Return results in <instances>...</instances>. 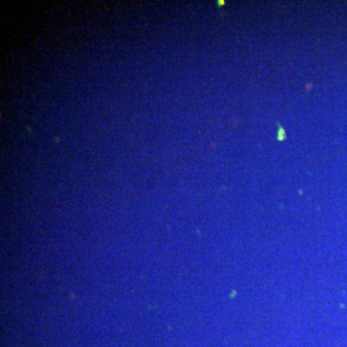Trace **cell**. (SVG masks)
<instances>
[{
    "instance_id": "6da1fadb",
    "label": "cell",
    "mask_w": 347,
    "mask_h": 347,
    "mask_svg": "<svg viewBox=\"0 0 347 347\" xmlns=\"http://www.w3.org/2000/svg\"><path fill=\"white\" fill-rule=\"evenodd\" d=\"M287 138V134H285V131L283 129V126L279 125V131H278V137L277 139L279 141H283L285 139Z\"/></svg>"
}]
</instances>
